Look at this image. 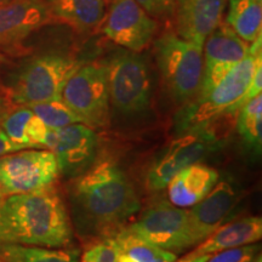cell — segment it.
<instances>
[{"label":"cell","instance_id":"1","mask_svg":"<svg viewBox=\"0 0 262 262\" xmlns=\"http://www.w3.org/2000/svg\"><path fill=\"white\" fill-rule=\"evenodd\" d=\"M72 224L80 237H113L140 210L136 189L116 163L101 160L74 178L70 187Z\"/></svg>","mask_w":262,"mask_h":262},{"label":"cell","instance_id":"2","mask_svg":"<svg viewBox=\"0 0 262 262\" xmlns=\"http://www.w3.org/2000/svg\"><path fill=\"white\" fill-rule=\"evenodd\" d=\"M72 242L73 224L54 187L4 199L0 243L67 248Z\"/></svg>","mask_w":262,"mask_h":262},{"label":"cell","instance_id":"3","mask_svg":"<svg viewBox=\"0 0 262 262\" xmlns=\"http://www.w3.org/2000/svg\"><path fill=\"white\" fill-rule=\"evenodd\" d=\"M260 57H262L261 35L250 42L247 57L235 64L214 88L205 94L196 95L193 100L183 104L175 117L176 131L180 135L189 131L211 129L219 118L238 113L245 103V95L255 64Z\"/></svg>","mask_w":262,"mask_h":262},{"label":"cell","instance_id":"4","mask_svg":"<svg viewBox=\"0 0 262 262\" xmlns=\"http://www.w3.org/2000/svg\"><path fill=\"white\" fill-rule=\"evenodd\" d=\"M163 83L178 103H187L198 94L203 74V47L166 32L155 44Z\"/></svg>","mask_w":262,"mask_h":262},{"label":"cell","instance_id":"5","mask_svg":"<svg viewBox=\"0 0 262 262\" xmlns=\"http://www.w3.org/2000/svg\"><path fill=\"white\" fill-rule=\"evenodd\" d=\"M80 64L73 56L58 52L33 57L12 81L9 90L10 98L21 106L61 100L66 81Z\"/></svg>","mask_w":262,"mask_h":262},{"label":"cell","instance_id":"6","mask_svg":"<svg viewBox=\"0 0 262 262\" xmlns=\"http://www.w3.org/2000/svg\"><path fill=\"white\" fill-rule=\"evenodd\" d=\"M110 102L124 116L142 114L149 108L152 79L147 62L134 51H120L106 63Z\"/></svg>","mask_w":262,"mask_h":262},{"label":"cell","instance_id":"7","mask_svg":"<svg viewBox=\"0 0 262 262\" xmlns=\"http://www.w3.org/2000/svg\"><path fill=\"white\" fill-rule=\"evenodd\" d=\"M61 100L91 129L108 125L111 102L106 63L80 64L66 81Z\"/></svg>","mask_w":262,"mask_h":262},{"label":"cell","instance_id":"8","mask_svg":"<svg viewBox=\"0 0 262 262\" xmlns=\"http://www.w3.org/2000/svg\"><path fill=\"white\" fill-rule=\"evenodd\" d=\"M60 176L51 150L19 149L0 157V194H24L54 187Z\"/></svg>","mask_w":262,"mask_h":262},{"label":"cell","instance_id":"9","mask_svg":"<svg viewBox=\"0 0 262 262\" xmlns=\"http://www.w3.org/2000/svg\"><path fill=\"white\" fill-rule=\"evenodd\" d=\"M127 233L173 254L194 247L188 228L187 209L170 202L150 205L137 220L123 228Z\"/></svg>","mask_w":262,"mask_h":262},{"label":"cell","instance_id":"10","mask_svg":"<svg viewBox=\"0 0 262 262\" xmlns=\"http://www.w3.org/2000/svg\"><path fill=\"white\" fill-rule=\"evenodd\" d=\"M222 145L212 129H202L181 134L170 142L163 155L152 164L146 176L150 191H162L176 173L192 164L201 163Z\"/></svg>","mask_w":262,"mask_h":262},{"label":"cell","instance_id":"11","mask_svg":"<svg viewBox=\"0 0 262 262\" xmlns=\"http://www.w3.org/2000/svg\"><path fill=\"white\" fill-rule=\"evenodd\" d=\"M104 35L129 51L148 47L158 24L136 0H113L103 19Z\"/></svg>","mask_w":262,"mask_h":262},{"label":"cell","instance_id":"12","mask_svg":"<svg viewBox=\"0 0 262 262\" xmlns=\"http://www.w3.org/2000/svg\"><path fill=\"white\" fill-rule=\"evenodd\" d=\"M97 145L94 129L83 123H75L49 131L45 149L51 150L56 157L60 173L74 179L93 165Z\"/></svg>","mask_w":262,"mask_h":262},{"label":"cell","instance_id":"13","mask_svg":"<svg viewBox=\"0 0 262 262\" xmlns=\"http://www.w3.org/2000/svg\"><path fill=\"white\" fill-rule=\"evenodd\" d=\"M249 45L226 22H220L203 45V74L196 95L214 88L235 64L244 60L249 54Z\"/></svg>","mask_w":262,"mask_h":262},{"label":"cell","instance_id":"14","mask_svg":"<svg viewBox=\"0 0 262 262\" xmlns=\"http://www.w3.org/2000/svg\"><path fill=\"white\" fill-rule=\"evenodd\" d=\"M238 201V188L233 182L226 179L216 182L201 202L187 208L189 234L194 247L224 224Z\"/></svg>","mask_w":262,"mask_h":262},{"label":"cell","instance_id":"15","mask_svg":"<svg viewBox=\"0 0 262 262\" xmlns=\"http://www.w3.org/2000/svg\"><path fill=\"white\" fill-rule=\"evenodd\" d=\"M52 19L45 0H11L0 6V49L17 47Z\"/></svg>","mask_w":262,"mask_h":262},{"label":"cell","instance_id":"16","mask_svg":"<svg viewBox=\"0 0 262 262\" xmlns=\"http://www.w3.org/2000/svg\"><path fill=\"white\" fill-rule=\"evenodd\" d=\"M226 4L227 0H175L176 34L203 47L221 22Z\"/></svg>","mask_w":262,"mask_h":262},{"label":"cell","instance_id":"17","mask_svg":"<svg viewBox=\"0 0 262 262\" xmlns=\"http://www.w3.org/2000/svg\"><path fill=\"white\" fill-rule=\"evenodd\" d=\"M219 180L220 175L216 169L202 162L192 164L176 173L166 185L169 202L179 208H191L211 191Z\"/></svg>","mask_w":262,"mask_h":262},{"label":"cell","instance_id":"18","mask_svg":"<svg viewBox=\"0 0 262 262\" xmlns=\"http://www.w3.org/2000/svg\"><path fill=\"white\" fill-rule=\"evenodd\" d=\"M262 237V219L248 216L229 224L221 225L208 238L196 245L193 253L215 254L226 249L254 244Z\"/></svg>","mask_w":262,"mask_h":262},{"label":"cell","instance_id":"19","mask_svg":"<svg viewBox=\"0 0 262 262\" xmlns=\"http://www.w3.org/2000/svg\"><path fill=\"white\" fill-rule=\"evenodd\" d=\"M54 19L88 32L102 24L104 0H45Z\"/></svg>","mask_w":262,"mask_h":262},{"label":"cell","instance_id":"20","mask_svg":"<svg viewBox=\"0 0 262 262\" xmlns=\"http://www.w3.org/2000/svg\"><path fill=\"white\" fill-rule=\"evenodd\" d=\"M80 250L72 247L0 243V262H79Z\"/></svg>","mask_w":262,"mask_h":262},{"label":"cell","instance_id":"21","mask_svg":"<svg viewBox=\"0 0 262 262\" xmlns=\"http://www.w3.org/2000/svg\"><path fill=\"white\" fill-rule=\"evenodd\" d=\"M225 22L250 44L261 35L262 0H228Z\"/></svg>","mask_w":262,"mask_h":262},{"label":"cell","instance_id":"22","mask_svg":"<svg viewBox=\"0 0 262 262\" xmlns=\"http://www.w3.org/2000/svg\"><path fill=\"white\" fill-rule=\"evenodd\" d=\"M118 243L116 262H173L176 254L147 243L122 229L114 235Z\"/></svg>","mask_w":262,"mask_h":262},{"label":"cell","instance_id":"23","mask_svg":"<svg viewBox=\"0 0 262 262\" xmlns=\"http://www.w3.org/2000/svg\"><path fill=\"white\" fill-rule=\"evenodd\" d=\"M237 131L245 147L255 155L262 148V96L257 95L245 102L238 111Z\"/></svg>","mask_w":262,"mask_h":262},{"label":"cell","instance_id":"24","mask_svg":"<svg viewBox=\"0 0 262 262\" xmlns=\"http://www.w3.org/2000/svg\"><path fill=\"white\" fill-rule=\"evenodd\" d=\"M33 111L42 123L50 130H57L75 123H81L75 114L62 100H52L47 102L34 103L27 106Z\"/></svg>","mask_w":262,"mask_h":262},{"label":"cell","instance_id":"25","mask_svg":"<svg viewBox=\"0 0 262 262\" xmlns=\"http://www.w3.org/2000/svg\"><path fill=\"white\" fill-rule=\"evenodd\" d=\"M33 116L34 113L31 108L18 104V107L10 108L2 124L3 133L11 142L21 147L22 149L31 148L28 142V126Z\"/></svg>","mask_w":262,"mask_h":262},{"label":"cell","instance_id":"26","mask_svg":"<svg viewBox=\"0 0 262 262\" xmlns=\"http://www.w3.org/2000/svg\"><path fill=\"white\" fill-rule=\"evenodd\" d=\"M118 243L116 237H106L94 241L85 249L79 262H116Z\"/></svg>","mask_w":262,"mask_h":262},{"label":"cell","instance_id":"27","mask_svg":"<svg viewBox=\"0 0 262 262\" xmlns=\"http://www.w3.org/2000/svg\"><path fill=\"white\" fill-rule=\"evenodd\" d=\"M257 251L258 247L253 244L226 249V250L211 254L206 262H251L256 257Z\"/></svg>","mask_w":262,"mask_h":262},{"label":"cell","instance_id":"28","mask_svg":"<svg viewBox=\"0 0 262 262\" xmlns=\"http://www.w3.org/2000/svg\"><path fill=\"white\" fill-rule=\"evenodd\" d=\"M146 10L147 14L157 18L169 17L173 15L175 0H136Z\"/></svg>","mask_w":262,"mask_h":262},{"label":"cell","instance_id":"29","mask_svg":"<svg viewBox=\"0 0 262 262\" xmlns=\"http://www.w3.org/2000/svg\"><path fill=\"white\" fill-rule=\"evenodd\" d=\"M262 91V57H260L255 64V70L251 77L250 85H249L248 93L245 95V102L251 98L256 97L257 95H261Z\"/></svg>","mask_w":262,"mask_h":262},{"label":"cell","instance_id":"30","mask_svg":"<svg viewBox=\"0 0 262 262\" xmlns=\"http://www.w3.org/2000/svg\"><path fill=\"white\" fill-rule=\"evenodd\" d=\"M19 149H22L21 147H18L17 145H15L14 142H11V141L8 139V136L0 130V157L8 155V153L16 152V150Z\"/></svg>","mask_w":262,"mask_h":262},{"label":"cell","instance_id":"31","mask_svg":"<svg viewBox=\"0 0 262 262\" xmlns=\"http://www.w3.org/2000/svg\"><path fill=\"white\" fill-rule=\"evenodd\" d=\"M209 257H210V254H195L191 251L188 255L173 262H206L209 260Z\"/></svg>","mask_w":262,"mask_h":262},{"label":"cell","instance_id":"32","mask_svg":"<svg viewBox=\"0 0 262 262\" xmlns=\"http://www.w3.org/2000/svg\"><path fill=\"white\" fill-rule=\"evenodd\" d=\"M11 104H10L9 100H6L5 97L0 96V130H2V124L4 122L6 114L9 113Z\"/></svg>","mask_w":262,"mask_h":262},{"label":"cell","instance_id":"33","mask_svg":"<svg viewBox=\"0 0 262 262\" xmlns=\"http://www.w3.org/2000/svg\"><path fill=\"white\" fill-rule=\"evenodd\" d=\"M4 196L0 194V237H2V220H3V203H4Z\"/></svg>","mask_w":262,"mask_h":262},{"label":"cell","instance_id":"34","mask_svg":"<svg viewBox=\"0 0 262 262\" xmlns=\"http://www.w3.org/2000/svg\"><path fill=\"white\" fill-rule=\"evenodd\" d=\"M10 2H11V0H0V6L8 4V3H10Z\"/></svg>","mask_w":262,"mask_h":262},{"label":"cell","instance_id":"35","mask_svg":"<svg viewBox=\"0 0 262 262\" xmlns=\"http://www.w3.org/2000/svg\"><path fill=\"white\" fill-rule=\"evenodd\" d=\"M0 58H2V57H0Z\"/></svg>","mask_w":262,"mask_h":262}]
</instances>
